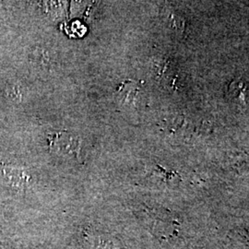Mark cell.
<instances>
[{
    "label": "cell",
    "instance_id": "1",
    "mask_svg": "<svg viewBox=\"0 0 249 249\" xmlns=\"http://www.w3.org/2000/svg\"><path fill=\"white\" fill-rule=\"evenodd\" d=\"M56 152L67 155L77 154L80 150V142L77 137L67 132L56 133L50 144Z\"/></svg>",
    "mask_w": 249,
    "mask_h": 249
},
{
    "label": "cell",
    "instance_id": "2",
    "mask_svg": "<svg viewBox=\"0 0 249 249\" xmlns=\"http://www.w3.org/2000/svg\"><path fill=\"white\" fill-rule=\"evenodd\" d=\"M140 92L139 85L132 80H125L117 89L116 98L122 106H132Z\"/></svg>",
    "mask_w": 249,
    "mask_h": 249
},
{
    "label": "cell",
    "instance_id": "3",
    "mask_svg": "<svg viewBox=\"0 0 249 249\" xmlns=\"http://www.w3.org/2000/svg\"><path fill=\"white\" fill-rule=\"evenodd\" d=\"M9 95L11 98L17 99V100H20L21 98V91L19 90V88L18 87H11V89H9Z\"/></svg>",
    "mask_w": 249,
    "mask_h": 249
}]
</instances>
